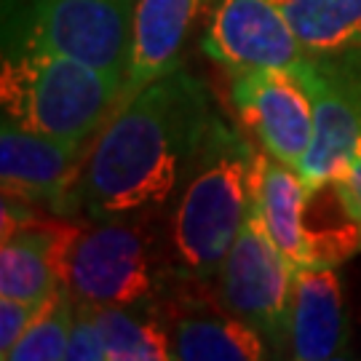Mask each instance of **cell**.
<instances>
[{
  "instance_id": "6da1fadb",
  "label": "cell",
  "mask_w": 361,
  "mask_h": 361,
  "mask_svg": "<svg viewBox=\"0 0 361 361\" xmlns=\"http://www.w3.org/2000/svg\"><path fill=\"white\" fill-rule=\"evenodd\" d=\"M214 121L198 78L177 67L153 80L99 129L62 212L121 219L166 207L190 177Z\"/></svg>"
},
{
  "instance_id": "7a4b0ae2",
  "label": "cell",
  "mask_w": 361,
  "mask_h": 361,
  "mask_svg": "<svg viewBox=\"0 0 361 361\" xmlns=\"http://www.w3.org/2000/svg\"><path fill=\"white\" fill-rule=\"evenodd\" d=\"M255 155L246 140L214 121L171 219L180 273L209 279L219 271L255 207Z\"/></svg>"
},
{
  "instance_id": "3957f363",
  "label": "cell",
  "mask_w": 361,
  "mask_h": 361,
  "mask_svg": "<svg viewBox=\"0 0 361 361\" xmlns=\"http://www.w3.org/2000/svg\"><path fill=\"white\" fill-rule=\"evenodd\" d=\"M123 80L49 51H13L3 59L0 104L16 126L56 140L91 142L121 102Z\"/></svg>"
},
{
  "instance_id": "277c9868",
  "label": "cell",
  "mask_w": 361,
  "mask_h": 361,
  "mask_svg": "<svg viewBox=\"0 0 361 361\" xmlns=\"http://www.w3.org/2000/svg\"><path fill=\"white\" fill-rule=\"evenodd\" d=\"M59 273L78 302L123 305L153 292L150 238L129 217L59 222Z\"/></svg>"
},
{
  "instance_id": "5b68a950",
  "label": "cell",
  "mask_w": 361,
  "mask_h": 361,
  "mask_svg": "<svg viewBox=\"0 0 361 361\" xmlns=\"http://www.w3.org/2000/svg\"><path fill=\"white\" fill-rule=\"evenodd\" d=\"M131 22L134 0H30L16 51L62 54L123 80Z\"/></svg>"
},
{
  "instance_id": "8992f818",
  "label": "cell",
  "mask_w": 361,
  "mask_h": 361,
  "mask_svg": "<svg viewBox=\"0 0 361 361\" xmlns=\"http://www.w3.org/2000/svg\"><path fill=\"white\" fill-rule=\"evenodd\" d=\"M217 276L225 310L252 324L273 350H289L295 268L271 241L255 207Z\"/></svg>"
},
{
  "instance_id": "52a82bcc",
  "label": "cell",
  "mask_w": 361,
  "mask_h": 361,
  "mask_svg": "<svg viewBox=\"0 0 361 361\" xmlns=\"http://www.w3.org/2000/svg\"><path fill=\"white\" fill-rule=\"evenodd\" d=\"M201 46L231 73H300L310 59L289 22L286 0H219Z\"/></svg>"
},
{
  "instance_id": "ba28073f",
  "label": "cell",
  "mask_w": 361,
  "mask_h": 361,
  "mask_svg": "<svg viewBox=\"0 0 361 361\" xmlns=\"http://www.w3.org/2000/svg\"><path fill=\"white\" fill-rule=\"evenodd\" d=\"M231 99L262 150L300 171L313 137V102L300 75L289 70L233 73Z\"/></svg>"
},
{
  "instance_id": "9c48e42d",
  "label": "cell",
  "mask_w": 361,
  "mask_h": 361,
  "mask_svg": "<svg viewBox=\"0 0 361 361\" xmlns=\"http://www.w3.org/2000/svg\"><path fill=\"white\" fill-rule=\"evenodd\" d=\"M300 80L313 102V137L300 174L308 188L335 180L361 142V83L329 62L310 56Z\"/></svg>"
},
{
  "instance_id": "30bf717a",
  "label": "cell",
  "mask_w": 361,
  "mask_h": 361,
  "mask_svg": "<svg viewBox=\"0 0 361 361\" xmlns=\"http://www.w3.org/2000/svg\"><path fill=\"white\" fill-rule=\"evenodd\" d=\"M91 142H70L16 126H0V188L22 204H54L62 209L73 193Z\"/></svg>"
},
{
  "instance_id": "8fae6325",
  "label": "cell",
  "mask_w": 361,
  "mask_h": 361,
  "mask_svg": "<svg viewBox=\"0 0 361 361\" xmlns=\"http://www.w3.org/2000/svg\"><path fill=\"white\" fill-rule=\"evenodd\" d=\"M348 340V319L337 265L295 268L289 356L297 361L340 359Z\"/></svg>"
},
{
  "instance_id": "7c38bea8",
  "label": "cell",
  "mask_w": 361,
  "mask_h": 361,
  "mask_svg": "<svg viewBox=\"0 0 361 361\" xmlns=\"http://www.w3.org/2000/svg\"><path fill=\"white\" fill-rule=\"evenodd\" d=\"M209 0H137L121 102L180 67L188 35ZM118 102V104H121Z\"/></svg>"
},
{
  "instance_id": "4fadbf2b",
  "label": "cell",
  "mask_w": 361,
  "mask_h": 361,
  "mask_svg": "<svg viewBox=\"0 0 361 361\" xmlns=\"http://www.w3.org/2000/svg\"><path fill=\"white\" fill-rule=\"evenodd\" d=\"M308 182L297 169L276 161L271 153L255 155V212L259 214L271 241L279 246L292 268L316 265L305 235Z\"/></svg>"
},
{
  "instance_id": "5bb4252c",
  "label": "cell",
  "mask_w": 361,
  "mask_h": 361,
  "mask_svg": "<svg viewBox=\"0 0 361 361\" xmlns=\"http://www.w3.org/2000/svg\"><path fill=\"white\" fill-rule=\"evenodd\" d=\"M62 286L59 222L32 219L0 246V297L46 302Z\"/></svg>"
},
{
  "instance_id": "9a60e30c",
  "label": "cell",
  "mask_w": 361,
  "mask_h": 361,
  "mask_svg": "<svg viewBox=\"0 0 361 361\" xmlns=\"http://www.w3.org/2000/svg\"><path fill=\"white\" fill-rule=\"evenodd\" d=\"M180 361H257L271 356L268 340L252 324L228 313H188L169 326Z\"/></svg>"
},
{
  "instance_id": "2e32d148",
  "label": "cell",
  "mask_w": 361,
  "mask_h": 361,
  "mask_svg": "<svg viewBox=\"0 0 361 361\" xmlns=\"http://www.w3.org/2000/svg\"><path fill=\"white\" fill-rule=\"evenodd\" d=\"M97 319L107 343V361L174 359L171 335L158 310L150 308L147 297L123 305H102L97 308Z\"/></svg>"
},
{
  "instance_id": "e0dca14e",
  "label": "cell",
  "mask_w": 361,
  "mask_h": 361,
  "mask_svg": "<svg viewBox=\"0 0 361 361\" xmlns=\"http://www.w3.org/2000/svg\"><path fill=\"white\" fill-rule=\"evenodd\" d=\"M286 13L308 56L361 49V0H286Z\"/></svg>"
},
{
  "instance_id": "ac0fdd59",
  "label": "cell",
  "mask_w": 361,
  "mask_h": 361,
  "mask_svg": "<svg viewBox=\"0 0 361 361\" xmlns=\"http://www.w3.org/2000/svg\"><path fill=\"white\" fill-rule=\"evenodd\" d=\"M75 319V297L65 284L59 286L27 326L6 361H59L67 356L70 329Z\"/></svg>"
},
{
  "instance_id": "d6986e66",
  "label": "cell",
  "mask_w": 361,
  "mask_h": 361,
  "mask_svg": "<svg viewBox=\"0 0 361 361\" xmlns=\"http://www.w3.org/2000/svg\"><path fill=\"white\" fill-rule=\"evenodd\" d=\"M70 361H107V343L97 319V308L75 300V319L70 329L67 356Z\"/></svg>"
},
{
  "instance_id": "ffe728a7",
  "label": "cell",
  "mask_w": 361,
  "mask_h": 361,
  "mask_svg": "<svg viewBox=\"0 0 361 361\" xmlns=\"http://www.w3.org/2000/svg\"><path fill=\"white\" fill-rule=\"evenodd\" d=\"M43 302H27L13 297H0V359L6 361L13 345L22 340L27 326L38 316Z\"/></svg>"
},
{
  "instance_id": "44dd1931",
  "label": "cell",
  "mask_w": 361,
  "mask_h": 361,
  "mask_svg": "<svg viewBox=\"0 0 361 361\" xmlns=\"http://www.w3.org/2000/svg\"><path fill=\"white\" fill-rule=\"evenodd\" d=\"M340 182V188H343V193L348 198L350 209H353V214L359 219V228H361V142L356 147V153L350 155V161L343 166V171L335 177Z\"/></svg>"
}]
</instances>
